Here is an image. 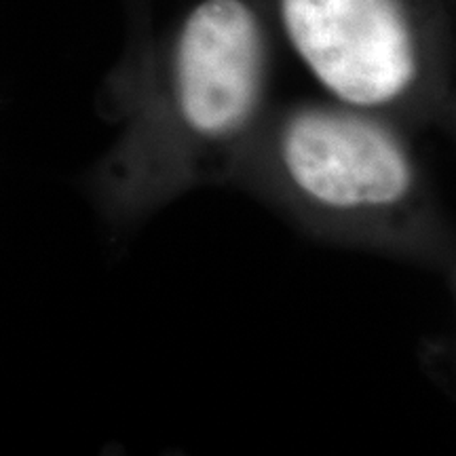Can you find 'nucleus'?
Instances as JSON below:
<instances>
[{"mask_svg": "<svg viewBox=\"0 0 456 456\" xmlns=\"http://www.w3.org/2000/svg\"><path fill=\"white\" fill-rule=\"evenodd\" d=\"M277 41L328 100L410 129L454 110L448 0H260Z\"/></svg>", "mask_w": 456, "mask_h": 456, "instance_id": "nucleus-3", "label": "nucleus"}, {"mask_svg": "<svg viewBox=\"0 0 456 456\" xmlns=\"http://www.w3.org/2000/svg\"><path fill=\"white\" fill-rule=\"evenodd\" d=\"M151 4L152 0H125V7L129 11V41H138L152 32Z\"/></svg>", "mask_w": 456, "mask_h": 456, "instance_id": "nucleus-4", "label": "nucleus"}, {"mask_svg": "<svg viewBox=\"0 0 456 456\" xmlns=\"http://www.w3.org/2000/svg\"><path fill=\"white\" fill-rule=\"evenodd\" d=\"M228 182L319 241L452 269L454 231L414 129L383 114L273 104Z\"/></svg>", "mask_w": 456, "mask_h": 456, "instance_id": "nucleus-2", "label": "nucleus"}, {"mask_svg": "<svg viewBox=\"0 0 456 456\" xmlns=\"http://www.w3.org/2000/svg\"><path fill=\"white\" fill-rule=\"evenodd\" d=\"M277 37L260 0H197L127 45L125 127L98 174L123 226L192 188L228 182L273 108Z\"/></svg>", "mask_w": 456, "mask_h": 456, "instance_id": "nucleus-1", "label": "nucleus"}]
</instances>
